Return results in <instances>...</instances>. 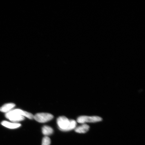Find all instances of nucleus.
<instances>
[{
  "label": "nucleus",
  "instance_id": "1",
  "mask_svg": "<svg viewBox=\"0 0 145 145\" xmlns=\"http://www.w3.org/2000/svg\"><path fill=\"white\" fill-rule=\"evenodd\" d=\"M57 123L59 130L63 131H68L74 129L76 127L77 123L74 120H69L65 116L58 118Z\"/></svg>",
  "mask_w": 145,
  "mask_h": 145
},
{
  "label": "nucleus",
  "instance_id": "2",
  "mask_svg": "<svg viewBox=\"0 0 145 145\" xmlns=\"http://www.w3.org/2000/svg\"><path fill=\"white\" fill-rule=\"evenodd\" d=\"M22 110L20 109L12 110L5 114V117L12 122H19L24 120L25 118L21 116Z\"/></svg>",
  "mask_w": 145,
  "mask_h": 145
},
{
  "label": "nucleus",
  "instance_id": "3",
  "mask_svg": "<svg viewBox=\"0 0 145 145\" xmlns=\"http://www.w3.org/2000/svg\"><path fill=\"white\" fill-rule=\"evenodd\" d=\"M102 119L100 117L95 116H81L78 118L77 121L81 124H85L87 123H95L102 121Z\"/></svg>",
  "mask_w": 145,
  "mask_h": 145
},
{
  "label": "nucleus",
  "instance_id": "4",
  "mask_svg": "<svg viewBox=\"0 0 145 145\" xmlns=\"http://www.w3.org/2000/svg\"><path fill=\"white\" fill-rule=\"evenodd\" d=\"M53 116L48 113H39L34 116V119L38 122L45 123L50 121L53 118Z\"/></svg>",
  "mask_w": 145,
  "mask_h": 145
},
{
  "label": "nucleus",
  "instance_id": "5",
  "mask_svg": "<svg viewBox=\"0 0 145 145\" xmlns=\"http://www.w3.org/2000/svg\"><path fill=\"white\" fill-rule=\"evenodd\" d=\"M15 106V104L14 103H8L0 108V111L7 113L12 110Z\"/></svg>",
  "mask_w": 145,
  "mask_h": 145
},
{
  "label": "nucleus",
  "instance_id": "6",
  "mask_svg": "<svg viewBox=\"0 0 145 145\" xmlns=\"http://www.w3.org/2000/svg\"><path fill=\"white\" fill-rule=\"evenodd\" d=\"M1 124L7 128L12 129L19 128L21 125V124L19 123H11L5 121L2 122Z\"/></svg>",
  "mask_w": 145,
  "mask_h": 145
},
{
  "label": "nucleus",
  "instance_id": "7",
  "mask_svg": "<svg viewBox=\"0 0 145 145\" xmlns=\"http://www.w3.org/2000/svg\"><path fill=\"white\" fill-rule=\"evenodd\" d=\"M89 126L86 124H83L75 128V131L79 133H84L89 130Z\"/></svg>",
  "mask_w": 145,
  "mask_h": 145
},
{
  "label": "nucleus",
  "instance_id": "8",
  "mask_svg": "<svg viewBox=\"0 0 145 145\" xmlns=\"http://www.w3.org/2000/svg\"><path fill=\"white\" fill-rule=\"evenodd\" d=\"M42 133L45 136H48L52 135L54 132L53 129L51 127L48 126H43L42 129Z\"/></svg>",
  "mask_w": 145,
  "mask_h": 145
},
{
  "label": "nucleus",
  "instance_id": "9",
  "mask_svg": "<svg viewBox=\"0 0 145 145\" xmlns=\"http://www.w3.org/2000/svg\"><path fill=\"white\" fill-rule=\"evenodd\" d=\"M51 143L50 139L47 136L43 138L42 145H50Z\"/></svg>",
  "mask_w": 145,
  "mask_h": 145
}]
</instances>
